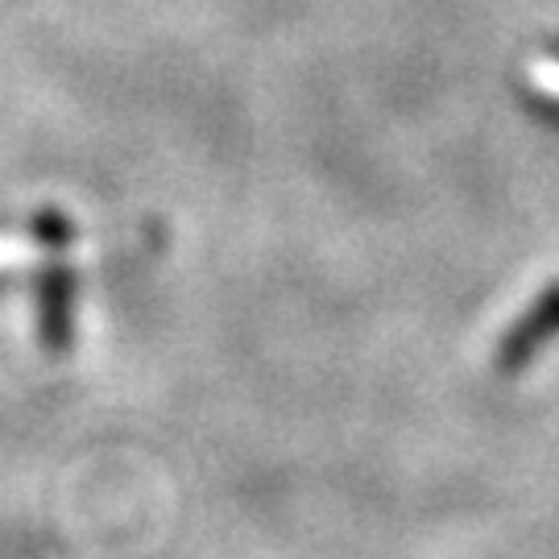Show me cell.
<instances>
[{"label":"cell","mask_w":559,"mask_h":559,"mask_svg":"<svg viewBox=\"0 0 559 559\" xmlns=\"http://www.w3.org/2000/svg\"><path fill=\"white\" fill-rule=\"evenodd\" d=\"M556 323H559V299H547V302H543L539 316H531V320L522 323L519 332L510 336V348H506V357H519V353H526V348H531V344H535V340H539L547 328H556Z\"/></svg>","instance_id":"6da1fadb"},{"label":"cell","mask_w":559,"mask_h":559,"mask_svg":"<svg viewBox=\"0 0 559 559\" xmlns=\"http://www.w3.org/2000/svg\"><path fill=\"white\" fill-rule=\"evenodd\" d=\"M526 75H531V83L539 87L547 100H559V59H535Z\"/></svg>","instance_id":"7a4b0ae2"}]
</instances>
